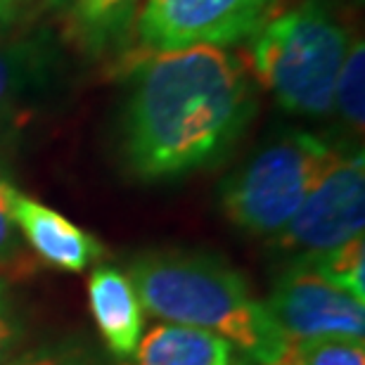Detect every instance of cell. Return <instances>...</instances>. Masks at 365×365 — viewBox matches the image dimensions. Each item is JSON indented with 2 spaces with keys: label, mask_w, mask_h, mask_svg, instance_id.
I'll list each match as a JSON object with an SVG mask.
<instances>
[{
  "label": "cell",
  "mask_w": 365,
  "mask_h": 365,
  "mask_svg": "<svg viewBox=\"0 0 365 365\" xmlns=\"http://www.w3.org/2000/svg\"><path fill=\"white\" fill-rule=\"evenodd\" d=\"M273 365H297L294 361H292V359H287V356H284V359L282 361H277V363H273Z\"/></svg>",
  "instance_id": "cell-20"
},
{
  "label": "cell",
  "mask_w": 365,
  "mask_h": 365,
  "mask_svg": "<svg viewBox=\"0 0 365 365\" xmlns=\"http://www.w3.org/2000/svg\"><path fill=\"white\" fill-rule=\"evenodd\" d=\"M12 218L31 250L46 264L64 273H81L105 254V247L98 237L78 228L60 211L46 207L19 190L12 200Z\"/></svg>",
  "instance_id": "cell-8"
},
{
  "label": "cell",
  "mask_w": 365,
  "mask_h": 365,
  "mask_svg": "<svg viewBox=\"0 0 365 365\" xmlns=\"http://www.w3.org/2000/svg\"><path fill=\"white\" fill-rule=\"evenodd\" d=\"M318 277L330 282L332 287L346 292L349 297L365 304V240L354 237L349 242L327 250L323 254L299 259Z\"/></svg>",
  "instance_id": "cell-13"
},
{
  "label": "cell",
  "mask_w": 365,
  "mask_h": 365,
  "mask_svg": "<svg viewBox=\"0 0 365 365\" xmlns=\"http://www.w3.org/2000/svg\"><path fill=\"white\" fill-rule=\"evenodd\" d=\"M266 309L289 344L320 337H365V304L332 287L302 261L280 275Z\"/></svg>",
  "instance_id": "cell-7"
},
{
  "label": "cell",
  "mask_w": 365,
  "mask_h": 365,
  "mask_svg": "<svg viewBox=\"0 0 365 365\" xmlns=\"http://www.w3.org/2000/svg\"><path fill=\"white\" fill-rule=\"evenodd\" d=\"M230 341L200 327L159 323L140 337L135 365H232Z\"/></svg>",
  "instance_id": "cell-10"
},
{
  "label": "cell",
  "mask_w": 365,
  "mask_h": 365,
  "mask_svg": "<svg viewBox=\"0 0 365 365\" xmlns=\"http://www.w3.org/2000/svg\"><path fill=\"white\" fill-rule=\"evenodd\" d=\"M24 337L26 330L19 318L17 306L12 302L10 287H7V282L0 280V365L19 351Z\"/></svg>",
  "instance_id": "cell-17"
},
{
  "label": "cell",
  "mask_w": 365,
  "mask_h": 365,
  "mask_svg": "<svg viewBox=\"0 0 365 365\" xmlns=\"http://www.w3.org/2000/svg\"><path fill=\"white\" fill-rule=\"evenodd\" d=\"M128 277L143 311L164 323L209 330L247 359L273 365L284 359L289 339L252 294L235 268L211 254L157 252L138 257Z\"/></svg>",
  "instance_id": "cell-2"
},
{
  "label": "cell",
  "mask_w": 365,
  "mask_h": 365,
  "mask_svg": "<svg viewBox=\"0 0 365 365\" xmlns=\"http://www.w3.org/2000/svg\"><path fill=\"white\" fill-rule=\"evenodd\" d=\"M337 159L339 152L318 135L292 130L223 182L221 207L240 230L275 237Z\"/></svg>",
  "instance_id": "cell-4"
},
{
  "label": "cell",
  "mask_w": 365,
  "mask_h": 365,
  "mask_svg": "<svg viewBox=\"0 0 365 365\" xmlns=\"http://www.w3.org/2000/svg\"><path fill=\"white\" fill-rule=\"evenodd\" d=\"M339 119L354 135H363L365 128V43L363 38L349 41L344 62H341L337 83H334V102Z\"/></svg>",
  "instance_id": "cell-14"
},
{
  "label": "cell",
  "mask_w": 365,
  "mask_h": 365,
  "mask_svg": "<svg viewBox=\"0 0 365 365\" xmlns=\"http://www.w3.org/2000/svg\"><path fill=\"white\" fill-rule=\"evenodd\" d=\"M95 325L116 359H133L143 337V306L126 273L114 266L95 268L88 280Z\"/></svg>",
  "instance_id": "cell-9"
},
{
  "label": "cell",
  "mask_w": 365,
  "mask_h": 365,
  "mask_svg": "<svg viewBox=\"0 0 365 365\" xmlns=\"http://www.w3.org/2000/svg\"><path fill=\"white\" fill-rule=\"evenodd\" d=\"M48 53L36 41L0 43V128L17 114L29 93L43 81Z\"/></svg>",
  "instance_id": "cell-11"
},
{
  "label": "cell",
  "mask_w": 365,
  "mask_h": 365,
  "mask_svg": "<svg viewBox=\"0 0 365 365\" xmlns=\"http://www.w3.org/2000/svg\"><path fill=\"white\" fill-rule=\"evenodd\" d=\"M3 365H95L88 356L71 346H38L14 354Z\"/></svg>",
  "instance_id": "cell-18"
},
{
  "label": "cell",
  "mask_w": 365,
  "mask_h": 365,
  "mask_svg": "<svg viewBox=\"0 0 365 365\" xmlns=\"http://www.w3.org/2000/svg\"><path fill=\"white\" fill-rule=\"evenodd\" d=\"M284 356L297 365H365L363 339L344 337L292 341Z\"/></svg>",
  "instance_id": "cell-15"
},
{
  "label": "cell",
  "mask_w": 365,
  "mask_h": 365,
  "mask_svg": "<svg viewBox=\"0 0 365 365\" xmlns=\"http://www.w3.org/2000/svg\"><path fill=\"white\" fill-rule=\"evenodd\" d=\"M257 112L250 69L223 48L159 53L140 69L123 116L121 152L140 180L216 164Z\"/></svg>",
  "instance_id": "cell-1"
},
{
  "label": "cell",
  "mask_w": 365,
  "mask_h": 365,
  "mask_svg": "<svg viewBox=\"0 0 365 365\" xmlns=\"http://www.w3.org/2000/svg\"><path fill=\"white\" fill-rule=\"evenodd\" d=\"M21 0H0V24H7L17 14Z\"/></svg>",
  "instance_id": "cell-19"
},
{
  "label": "cell",
  "mask_w": 365,
  "mask_h": 365,
  "mask_svg": "<svg viewBox=\"0 0 365 365\" xmlns=\"http://www.w3.org/2000/svg\"><path fill=\"white\" fill-rule=\"evenodd\" d=\"M277 0H145L135 17L138 41L152 53L197 46H232L250 38Z\"/></svg>",
  "instance_id": "cell-5"
},
{
  "label": "cell",
  "mask_w": 365,
  "mask_h": 365,
  "mask_svg": "<svg viewBox=\"0 0 365 365\" xmlns=\"http://www.w3.org/2000/svg\"><path fill=\"white\" fill-rule=\"evenodd\" d=\"M88 48H105L133 24L143 0H60Z\"/></svg>",
  "instance_id": "cell-12"
},
{
  "label": "cell",
  "mask_w": 365,
  "mask_h": 365,
  "mask_svg": "<svg viewBox=\"0 0 365 365\" xmlns=\"http://www.w3.org/2000/svg\"><path fill=\"white\" fill-rule=\"evenodd\" d=\"M247 69L292 114L327 116L349 48L346 29L316 0L266 14L250 36Z\"/></svg>",
  "instance_id": "cell-3"
},
{
  "label": "cell",
  "mask_w": 365,
  "mask_h": 365,
  "mask_svg": "<svg viewBox=\"0 0 365 365\" xmlns=\"http://www.w3.org/2000/svg\"><path fill=\"white\" fill-rule=\"evenodd\" d=\"M17 187L12 185L10 176L0 166V268H14L24 261V247H21L17 225L12 218V200Z\"/></svg>",
  "instance_id": "cell-16"
},
{
  "label": "cell",
  "mask_w": 365,
  "mask_h": 365,
  "mask_svg": "<svg viewBox=\"0 0 365 365\" xmlns=\"http://www.w3.org/2000/svg\"><path fill=\"white\" fill-rule=\"evenodd\" d=\"M365 159L363 152L341 157L311 190L294 218L273 237L284 252L313 257L363 235Z\"/></svg>",
  "instance_id": "cell-6"
}]
</instances>
